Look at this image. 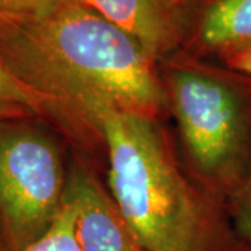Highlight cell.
I'll return each mask as SVG.
<instances>
[{"instance_id":"52a82bcc","label":"cell","mask_w":251,"mask_h":251,"mask_svg":"<svg viewBox=\"0 0 251 251\" xmlns=\"http://www.w3.org/2000/svg\"><path fill=\"white\" fill-rule=\"evenodd\" d=\"M198 39L221 54L251 45V0H209L200 20Z\"/></svg>"},{"instance_id":"6da1fadb","label":"cell","mask_w":251,"mask_h":251,"mask_svg":"<svg viewBox=\"0 0 251 251\" xmlns=\"http://www.w3.org/2000/svg\"><path fill=\"white\" fill-rule=\"evenodd\" d=\"M0 57L46 106L94 126L110 110L150 113L162 103L155 62L135 39L77 0L39 18L0 23Z\"/></svg>"},{"instance_id":"30bf717a","label":"cell","mask_w":251,"mask_h":251,"mask_svg":"<svg viewBox=\"0 0 251 251\" xmlns=\"http://www.w3.org/2000/svg\"><path fill=\"white\" fill-rule=\"evenodd\" d=\"M66 1L67 0H0V23L39 18Z\"/></svg>"},{"instance_id":"ba28073f","label":"cell","mask_w":251,"mask_h":251,"mask_svg":"<svg viewBox=\"0 0 251 251\" xmlns=\"http://www.w3.org/2000/svg\"><path fill=\"white\" fill-rule=\"evenodd\" d=\"M24 251H84L78 237V209L67 193L45 233Z\"/></svg>"},{"instance_id":"4fadbf2b","label":"cell","mask_w":251,"mask_h":251,"mask_svg":"<svg viewBox=\"0 0 251 251\" xmlns=\"http://www.w3.org/2000/svg\"><path fill=\"white\" fill-rule=\"evenodd\" d=\"M16 110L14 106H6V105H0V119L9 117L13 112Z\"/></svg>"},{"instance_id":"8992f818","label":"cell","mask_w":251,"mask_h":251,"mask_svg":"<svg viewBox=\"0 0 251 251\" xmlns=\"http://www.w3.org/2000/svg\"><path fill=\"white\" fill-rule=\"evenodd\" d=\"M66 193L78 209V237L84 251H144L113 201L87 172H74Z\"/></svg>"},{"instance_id":"5bb4252c","label":"cell","mask_w":251,"mask_h":251,"mask_svg":"<svg viewBox=\"0 0 251 251\" xmlns=\"http://www.w3.org/2000/svg\"><path fill=\"white\" fill-rule=\"evenodd\" d=\"M186 1H187V3H188V4H190V1H191V0H186Z\"/></svg>"},{"instance_id":"3957f363","label":"cell","mask_w":251,"mask_h":251,"mask_svg":"<svg viewBox=\"0 0 251 251\" xmlns=\"http://www.w3.org/2000/svg\"><path fill=\"white\" fill-rule=\"evenodd\" d=\"M66 193L54 144L31 130L0 133V215L10 251H24L57 215Z\"/></svg>"},{"instance_id":"8fae6325","label":"cell","mask_w":251,"mask_h":251,"mask_svg":"<svg viewBox=\"0 0 251 251\" xmlns=\"http://www.w3.org/2000/svg\"><path fill=\"white\" fill-rule=\"evenodd\" d=\"M232 215L239 234L251 244V175L234 194Z\"/></svg>"},{"instance_id":"9c48e42d","label":"cell","mask_w":251,"mask_h":251,"mask_svg":"<svg viewBox=\"0 0 251 251\" xmlns=\"http://www.w3.org/2000/svg\"><path fill=\"white\" fill-rule=\"evenodd\" d=\"M0 105L6 106H24L39 110L46 106L45 99L36 92L29 90L17 77L10 72L7 66L0 57Z\"/></svg>"},{"instance_id":"277c9868","label":"cell","mask_w":251,"mask_h":251,"mask_svg":"<svg viewBox=\"0 0 251 251\" xmlns=\"http://www.w3.org/2000/svg\"><path fill=\"white\" fill-rule=\"evenodd\" d=\"M173 110L188 151L205 172L227 168L242 152L246 115L230 84L191 67L171 74Z\"/></svg>"},{"instance_id":"7a4b0ae2","label":"cell","mask_w":251,"mask_h":251,"mask_svg":"<svg viewBox=\"0 0 251 251\" xmlns=\"http://www.w3.org/2000/svg\"><path fill=\"white\" fill-rule=\"evenodd\" d=\"M95 127L108 148L112 201L144 251H211L201 205L152 117L110 110Z\"/></svg>"},{"instance_id":"5b68a950","label":"cell","mask_w":251,"mask_h":251,"mask_svg":"<svg viewBox=\"0 0 251 251\" xmlns=\"http://www.w3.org/2000/svg\"><path fill=\"white\" fill-rule=\"evenodd\" d=\"M135 39L152 62L172 53L187 24L186 0H77Z\"/></svg>"},{"instance_id":"7c38bea8","label":"cell","mask_w":251,"mask_h":251,"mask_svg":"<svg viewBox=\"0 0 251 251\" xmlns=\"http://www.w3.org/2000/svg\"><path fill=\"white\" fill-rule=\"evenodd\" d=\"M226 64L234 72L251 75V45L222 54Z\"/></svg>"}]
</instances>
